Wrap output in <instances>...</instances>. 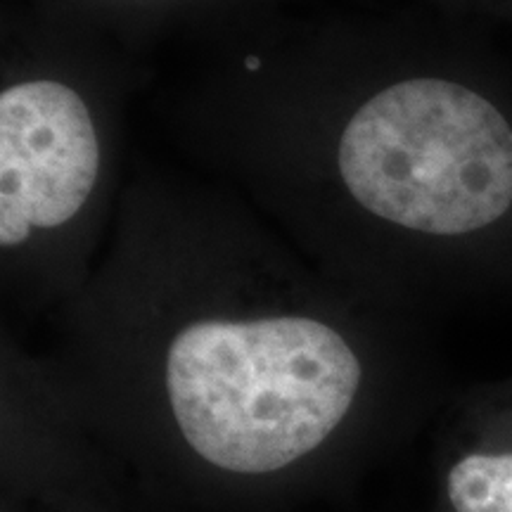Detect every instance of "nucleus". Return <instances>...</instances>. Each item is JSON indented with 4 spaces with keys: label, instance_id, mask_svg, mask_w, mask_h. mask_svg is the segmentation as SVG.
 <instances>
[{
    "label": "nucleus",
    "instance_id": "nucleus-1",
    "mask_svg": "<svg viewBox=\"0 0 512 512\" xmlns=\"http://www.w3.org/2000/svg\"><path fill=\"white\" fill-rule=\"evenodd\" d=\"M361 363L313 318L200 320L166 356V392L192 451L261 475L328 439L354 403Z\"/></svg>",
    "mask_w": 512,
    "mask_h": 512
},
{
    "label": "nucleus",
    "instance_id": "nucleus-2",
    "mask_svg": "<svg viewBox=\"0 0 512 512\" xmlns=\"http://www.w3.org/2000/svg\"><path fill=\"white\" fill-rule=\"evenodd\" d=\"M339 171L384 221L430 235L475 233L512 204V128L460 83L401 81L344 128Z\"/></svg>",
    "mask_w": 512,
    "mask_h": 512
},
{
    "label": "nucleus",
    "instance_id": "nucleus-3",
    "mask_svg": "<svg viewBox=\"0 0 512 512\" xmlns=\"http://www.w3.org/2000/svg\"><path fill=\"white\" fill-rule=\"evenodd\" d=\"M100 143L86 102L57 81L0 95V245L74 219L98 181Z\"/></svg>",
    "mask_w": 512,
    "mask_h": 512
},
{
    "label": "nucleus",
    "instance_id": "nucleus-4",
    "mask_svg": "<svg viewBox=\"0 0 512 512\" xmlns=\"http://www.w3.org/2000/svg\"><path fill=\"white\" fill-rule=\"evenodd\" d=\"M448 501L456 512H512V453H472L448 472Z\"/></svg>",
    "mask_w": 512,
    "mask_h": 512
},
{
    "label": "nucleus",
    "instance_id": "nucleus-5",
    "mask_svg": "<svg viewBox=\"0 0 512 512\" xmlns=\"http://www.w3.org/2000/svg\"><path fill=\"white\" fill-rule=\"evenodd\" d=\"M245 67H247V72H259V67H261V60H259V57L249 55L247 60H245Z\"/></svg>",
    "mask_w": 512,
    "mask_h": 512
}]
</instances>
